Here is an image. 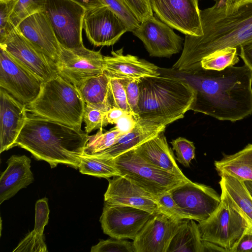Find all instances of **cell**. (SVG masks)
Listing matches in <instances>:
<instances>
[{
  "label": "cell",
  "instance_id": "6da1fadb",
  "mask_svg": "<svg viewBox=\"0 0 252 252\" xmlns=\"http://www.w3.org/2000/svg\"><path fill=\"white\" fill-rule=\"evenodd\" d=\"M159 71L183 79L194 89L190 110L231 122L252 115V71L245 64L220 71L202 68L189 72L172 68Z\"/></svg>",
  "mask_w": 252,
  "mask_h": 252
},
{
  "label": "cell",
  "instance_id": "7a4b0ae2",
  "mask_svg": "<svg viewBox=\"0 0 252 252\" xmlns=\"http://www.w3.org/2000/svg\"><path fill=\"white\" fill-rule=\"evenodd\" d=\"M200 16L203 34L186 35L182 54L172 69L183 72L198 70L207 55L252 42V0H242L236 10L228 12L224 0H219L200 10Z\"/></svg>",
  "mask_w": 252,
  "mask_h": 252
},
{
  "label": "cell",
  "instance_id": "3957f363",
  "mask_svg": "<svg viewBox=\"0 0 252 252\" xmlns=\"http://www.w3.org/2000/svg\"><path fill=\"white\" fill-rule=\"evenodd\" d=\"M88 136L81 128L28 113L15 146L30 152L37 160L47 162L51 168L63 163L78 169Z\"/></svg>",
  "mask_w": 252,
  "mask_h": 252
},
{
  "label": "cell",
  "instance_id": "277c9868",
  "mask_svg": "<svg viewBox=\"0 0 252 252\" xmlns=\"http://www.w3.org/2000/svg\"><path fill=\"white\" fill-rule=\"evenodd\" d=\"M139 89L138 116L165 126L183 118L195 95L185 80L164 74L141 79Z\"/></svg>",
  "mask_w": 252,
  "mask_h": 252
},
{
  "label": "cell",
  "instance_id": "5b68a950",
  "mask_svg": "<svg viewBox=\"0 0 252 252\" xmlns=\"http://www.w3.org/2000/svg\"><path fill=\"white\" fill-rule=\"evenodd\" d=\"M85 102L78 88L58 74L42 84L28 111L51 121L81 128Z\"/></svg>",
  "mask_w": 252,
  "mask_h": 252
},
{
  "label": "cell",
  "instance_id": "8992f818",
  "mask_svg": "<svg viewBox=\"0 0 252 252\" xmlns=\"http://www.w3.org/2000/svg\"><path fill=\"white\" fill-rule=\"evenodd\" d=\"M110 160L120 176L128 179L155 198L189 180L149 163L135 148Z\"/></svg>",
  "mask_w": 252,
  "mask_h": 252
},
{
  "label": "cell",
  "instance_id": "52a82bcc",
  "mask_svg": "<svg viewBox=\"0 0 252 252\" xmlns=\"http://www.w3.org/2000/svg\"><path fill=\"white\" fill-rule=\"evenodd\" d=\"M218 208L206 220L198 222L202 240L217 245L226 252L238 242L249 226L244 217L231 206L223 193Z\"/></svg>",
  "mask_w": 252,
  "mask_h": 252
},
{
  "label": "cell",
  "instance_id": "ba28073f",
  "mask_svg": "<svg viewBox=\"0 0 252 252\" xmlns=\"http://www.w3.org/2000/svg\"><path fill=\"white\" fill-rule=\"evenodd\" d=\"M87 9L72 0H46L45 13L62 47L77 49L84 46L82 30Z\"/></svg>",
  "mask_w": 252,
  "mask_h": 252
},
{
  "label": "cell",
  "instance_id": "9c48e42d",
  "mask_svg": "<svg viewBox=\"0 0 252 252\" xmlns=\"http://www.w3.org/2000/svg\"><path fill=\"white\" fill-rule=\"evenodd\" d=\"M104 56L84 47L68 49L61 46L56 63L58 74L77 88L88 79L104 72Z\"/></svg>",
  "mask_w": 252,
  "mask_h": 252
},
{
  "label": "cell",
  "instance_id": "30bf717a",
  "mask_svg": "<svg viewBox=\"0 0 252 252\" xmlns=\"http://www.w3.org/2000/svg\"><path fill=\"white\" fill-rule=\"evenodd\" d=\"M0 47L43 82L58 74L56 63L16 29L0 40Z\"/></svg>",
  "mask_w": 252,
  "mask_h": 252
},
{
  "label": "cell",
  "instance_id": "8fae6325",
  "mask_svg": "<svg viewBox=\"0 0 252 252\" xmlns=\"http://www.w3.org/2000/svg\"><path fill=\"white\" fill-rule=\"evenodd\" d=\"M43 82L3 49L0 50V86L28 105L38 95Z\"/></svg>",
  "mask_w": 252,
  "mask_h": 252
},
{
  "label": "cell",
  "instance_id": "7c38bea8",
  "mask_svg": "<svg viewBox=\"0 0 252 252\" xmlns=\"http://www.w3.org/2000/svg\"><path fill=\"white\" fill-rule=\"evenodd\" d=\"M174 200L190 219L207 220L221 201V195L211 187L189 180L170 190Z\"/></svg>",
  "mask_w": 252,
  "mask_h": 252
},
{
  "label": "cell",
  "instance_id": "4fadbf2b",
  "mask_svg": "<svg viewBox=\"0 0 252 252\" xmlns=\"http://www.w3.org/2000/svg\"><path fill=\"white\" fill-rule=\"evenodd\" d=\"M153 11L162 22L182 33L203 34L198 0H150Z\"/></svg>",
  "mask_w": 252,
  "mask_h": 252
},
{
  "label": "cell",
  "instance_id": "5bb4252c",
  "mask_svg": "<svg viewBox=\"0 0 252 252\" xmlns=\"http://www.w3.org/2000/svg\"><path fill=\"white\" fill-rule=\"evenodd\" d=\"M154 215L137 208L105 202L100 221L103 232L111 237L133 240Z\"/></svg>",
  "mask_w": 252,
  "mask_h": 252
},
{
  "label": "cell",
  "instance_id": "9a60e30c",
  "mask_svg": "<svg viewBox=\"0 0 252 252\" xmlns=\"http://www.w3.org/2000/svg\"><path fill=\"white\" fill-rule=\"evenodd\" d=\"M83 28L89 41L97 47L113 45L128 32L123 21L105 5L87 9Z\"/></svg>",
  "mask_w": 252,
  "mask_h": 252
},
{
  "label": "cell",
  "instance_id": "2e32d148",
  "mask_svg": "<svg viewBox=\"0 0 252 252\" xmlns=\"http://www.w3.org/2000/svg\"><path fill=\"white\" fill-rule=\"evenodd\" d=\"M132 32L142 41L151 57H170L182 49L183 38L154 16L141 22Z\"/></svg>",
  "mask_w": 252,
  "mask_h": 252
},
{
  "label": "cell",
  "instance_id": "e0dca14e",
  "mask_svg": "<svg viewBox=\"0 0 252 252\" xmlns=\"http://www.w3.org/2000/svg\"><path fill=\"white\" fill-rule=\"evenodd\" d=\"M180 221L161 212L154 215L133 240L136 252H167Z\"/></svg>",
  "mask_w": 252,
  "mask_h": 252
},
{
  "label": "cell",
  "instance_id": "ac0fdd59",
  "mask_svg": "<svg viewBox=\"0 0 252 252\" xmlns=\"http://www.w3.org/2000/svg\"><path fill=\"white\" fill-rule=\"evenodd\" d=\"M108 181L105 202L135 207L153 214L160 212L155 197L128 179L115 176Z\"/></svg>",
  "mask_w": 252,
  "mask_h": 252
},
{
  "label": "cell",
  "instance_id": "d6986e66",
  "mask_svg": "<svg viewBox=\"0 0 252 252\" xmlns=\"http://www.w3.org/2000/svg\"><path fill=\"white\" fill-rule=\"evenodd\" d=\"M16 29L36 48L56 63L61 46L49 19L43 11L27 17Z\"/></svg>",
  "mask_w": 252,
  "mask_h": 252
},
{
  "label": "cell",
  "instance_id": "ffe728a7",
  "mask_svg": "<svg viewBox=\"0 0 252 252\" xmlns=\"http://www.w3.org/2000/svg\"><path fill=\"white\" fill-rule=\"evenodd\" d=\"M28 117L27 105L0 89V153L15 146Z\"/></svg>",
  "mask_w": 252,
  "mask_h": 252
},
{
  "label": "cell",
  "instance_id": "44dd1931",
  "mask_svg": "<svg viewBox=\"0 0 252 252\" xmlns=\"http://www.w3.org/2000/svg\"><path fill=\"white\" fill-rule=\"evenodd\" d=\"M104 72L111 78L141 79L160 75L159 68L153 63L129 54L124 55L123 48L104 56Z\"/></svg>",
  "mask_w": 252,
  "mask_h": 252
},
{
  "label": "cell",
  "instance_id": "7402d4cb",
  "mask_svg": "<svg viewBox=\"0 0 252 252\" xmlns=\"http://www.w3.org/2000/svg\"><path fill=\"white\" fill-rule=\"evenodd\" d=\"M166 126L139 117L134 127L120 136L109 148L91 155L106 159H113L136 148L165 130Z\"/></svg>",
  "mask_w": 252,
  "mask_h": 252
},
{
  "label": "cell",
  "instance_id": "603a6c76",
  "mask_svg": "<svg viewBox=\"0 0 252 252\" xmlns=\"http://www.w3.org/2000/svg\"><path fill=\"white\" fill-rule=\"evenodd\" d=\"M7 167L0 178V204L14 196L33 181L31 160L25 155H13L7 161Z\"/></svg>",
  "mask_w": 252,
  "mask_h": 252
},
{
  "label": "cell",
  "instance_id": "cb8c5ba5",
  "mask_svg": "<svg viewBox=\"0 0 252 252\" xmlns=\"http://www.w3.org/2000/svg\"><path fill=\"white\" fill-rule=\"evenodd\" d=\"M164 131H162L156 136L135 148L136 151L153 165L188 179L178 167L173 152L167 144Z\"/></svg>",
  "mask_w": 252,
  "mask_h": 252
},
{
  "label": "cell",
  "instance_id": "d4e9b609",
  "mask_svg": "<svg viewBox=\"0 0 252 252\" xmlns=\"http://www.w3.org/2000/svg\"><path fill=\"white\" fill-rule=\"evenodd\" d=\"M221 192L252 227V197L244 181L225 173L219 175Z\"/></svg>",
  "mask_w": 252,
  "mask_h": 252
},
{
  "label": "cell",
  "instance_id": "484cf974",
  "mask_svg": "<svg viewBox=\"0 0 252 252\" xmlns=\"http://www.w3.org/2000/svg\"><path fill=\"white\" fill-rule=\"evenodd\" d=\"M218 174L225 173L243 181H252V144L214 162Z\"/></svg>",
  "mask_w": 252,
  "mask_h": 252
},
{
  "label": "cell",
  "instance_id": "4316f807",
  "mask_svg": "<svg viewBox=\"0 0 252 252\" xmlns=\"http://www.w3.org/2000/svg\"><path fill=\"white\" fill-rule=\"evenodd\" d=\"M110 77L104 72L82 83L79 89L85 104L107 111L112 108L109 100Z\"/></svg>",
  "mask_w": 252,
  "mask_h": 252
},
{
  "label": "cell",
  "instance_id": "83f0119b",
  "mask_svg": "<svg viewBox=\"0 0 252 252\" xmlns=\"http://www.w3.org/2000/svg\"><path fill=\"white\" fill-rule=\"evenodd\" d=\"M202 249L198 224L192 219L181 220L167 252H202Z\"/></svg>",
  "mask_w": 252,
  "mask_h": 252
},
{
  "label": "cell",
  "instance_id": "f1b7e54d",
  "mask_svg": "<svg viewBox=\"0 0 252 252\" xmlns=\"http://www.w3.org/2000/svg\"><path fill=\"white\" fill-rule=\"evenodd\" d=\"M78 169L83 174L97 177L109 178L120 176L110 159H106L88 154L81 157Z\"/></svg>",
  "mask_w": 252,
  "mask_h": 252
},
{
  "label": "cell",
  "instance_id": "f546056e",
  "mask_svg": "<svg viewBox=\"0 0 252 252\" xmlns=\"http://www.w3.org/2000/svg\"><path fill=\"white\" fill-rule=\"evenodd\" d=\"M237 48L227 47L216 51L203 58L200 65L207 70H222L239 61Z\"/></svg>",
  "mask_w": 252,
  "mask_h": 252
},
{
  "label": "cell",
  "instance_id": "4dcf8cb0",
  "mask_svg": "<svg viewBox=\"0 0 252 252\" xmlns=\"http://www.w3.org/2000/svg\"><path fill=\"white\" fill-rule=\"evenodd\" d=\"M12 3L10 20L16 28L27 17L44 11L46 0H11Z\"/></svg>",
  "mask_w": 252,
  "mask_h": 252
},
{
  "label": "cell",
  "instance_id": "1f68e13d",
  "mask_svg": "<svg viewBox=\"0 0 252 252\" xmlns=\"http://www.w3.org/2000/svg\"><path fill=\"white\" fill-rule=\"evenodd\" d=\"M123 135L115 127L104 133L102 128L99 129L95 134L89 135L84 154L92 155L103 151L113 145Z\"/></svg>",
  "mask_w": 252,
  "mask_h": 252
},
{
  "label": "cell",
  "instance_id": "d6a6232c",
  "mask_svg": "<svg viewBox=\"0 0 252 252\" xmlns=\"http://www.w3.org/2000/svg\"><path fill=\"white\" fill-rule=\"evenodd\" d=\"M103 5L113 11L125 24L128 32L137 28L140 22L123 0H99Z\"/></svg>",
  "mask_w": 252,
  "mask_h": 252
},
{
  "label": "cell",
  "instance_id": "836d02e7",
  "mask_svg": "<svg viewBox=\"0 0 252 252\" xmlns=\"http://www.w3.org/2000/svg\"><path fill=\"white\" fill-rule=\"evenodd\" d=\"M109 93L110 103L112 107H117L133 113L129 107L126 91L120 79L110 77Z\"/></svg>",
  "mask_w": 252,
  "mask_h": 252
},
{
  "label": "cell",
  "instance_id": "e575fe53",
  "mask_svg": "<svg viewBox=\"0 0 252 252\" xmlns=\"http://www.w3.org/2000/svg\"><path fill=\"white\" fill-rule=\"evenodd\" d=\"M155 199L160 212L177 221L190 219L176 203L170 191L161 194Z\"/></svg>",
  "mask_w": 252,
  "mask_h": 252
},
{
  "label": "cell",
  "instance_id": "d590c367",
  "mask_svg": "<svg viewBox=\"0 0 252 252\" xmlns=\"http://www.w3.org/2000/svg\"><path fill=\"white\" fill-rule=\"evenodd\" d=\"M83 121L85 124V132L87 133L102 128L108 124L105 111L87 104H85Z\"/></svg>",
  "mask_w": 252,
  "mask_h": 252
},
{
  "label": "cell",
  "instance_id": "8d00e7d4",
  "mask_svg": "<svg viewBox=\"0 0 252 252\" xmlns=\"http://www.w3.org/2000/svg\"><path fill=\"white\" fill-rule=\"evenodd\" d=\"M171 143L175 151L177 160L185 167H189L192 159L195 158V146L192 142L183 138L178 137Z\"/></svg>",
  "mask_w": 252,
  "mask_h": 252
},
{
  "label": "cell",
  "instance_id": "74e56055",
  "mask_svg": "<svg viewBox=\"0 0 252 252\" xmlns=\"http://www.w3.org/2000/svg\"><path fill=\"white\" fill-rule=\"evenodd\" d=\"M91 252H136L133 241L115 238L100 241L92 247Z\"/></svg>",
  "mask_w": 252,
  "mask_h": 252
},
{
  "label": "cell",
  "instance_id": "f35d334b",
  "mask_svg": "<svg viewBox=\"0 0 252 252\" xmlns=\"http://www.w3.org/2000/svg\"><path fill=\"white\" fill-rule=\"evenodd\" d=\"M13 252H47L43 235L32 231L13 251Z\"/></svg>",
  "mask_w": 252,
  "mask_h": 252
},
{
  "label": "cell",
  "instance_id": "ab89813d",
  "mask_svg": "<svg viewBox=\"0 0 252 252\" xmlns=\"http://www.w3.org/2000/svg\"><path fill=\"white\" fill-rule=\"evenodd\" d=\"M124 86L127 103L132 112L138 116L140 79H120Z\"/></svg>",
  "mask_w": 252,
  "mask_h": 252
},
{
  "label": "cell",
  "instance_id": "60d3db41",
  "mask_svg": "<svg viewBox=\"0 0 252 252\" xmlns=\"http://www.w3.org/2000/svg\"><path fill=\"white\" fill-rule=\"evenodd\" d=\"M35 223L32 231L43 235L44 227L49 220L48 199L44 197L38 200L35 203Z\"/></svg>",
  "mask_w": 252,
  "mask_h": 252
},
{
  "label": "cell",
  "instance_id": "b9f144b4",
  "mask_svg": "<svg viewBox=\"0 0 252 252\" xmlns=\"http://www.w3.org/2000/svg\"><path fill=\"white\" fill-rule=\"evenodd\" d=\"M12 7L10 0H0V40L16 29L10 20Z\"/></svg>",
  "mask_w": 252,
  "mask_h": 252
},
{
  "label": "cell",
  "instance_id": "7bdbcfd3",
  "mask_svg": "<svg viewBox=\"0 0 252 252\" xmlns=\"http://www.w3.org/2000/svg\"><path fill=\"white\" fill-rule=\"evenodd\" d=\"M137 20L141 23L153 16L150 0H123Z\"/></svg>",
  "mask_w": 252,
  "mask_h": 252
},
{
  "label": "cell",
  "instance_id": "ee69618b",
  "mask_svg": "<svg viewBox=\"0 0 252 252\" xmlns=\"http://www.w3.org/2000/svg\"><path fill=\"white\" fill-rule=\"evenodd\" d=\"M139 117L133 113L126 112L117 121L115 127L123 134L127 133L134 127Z\"/></svg>",
  "mask_w": 252,
  "mask_h": 252
},
{
  "label": "cell",
  "instance_id": "f6af8a7d",
  "mask_svg": "<svg viewBox=\"0 0 252 252\" xmlns=\"http://www.w3.org/2000/svg\"><path fill=\"white\" fill-rule=\"evenodd\" d=\"M230 252H252V227H247Z\"/></svg>",
  "mask_w": 252,
  "mask_h": 252
},
{
  "label": "cell",
  "instance_id": "bcb514c9",
  "mask_svg": "<svg viewBox=\"0 0 252 252\" xmlns=\"http://www.w3.org/2000/svg\"><path fill=\"white\" fill-rule=\"evenodd\" d=\"M239 56L252 71V42L242 45L240 48Z\"/></svg>",
  "mask_w": 252,
  "mask_h": 252
},
{
  "label": "cell",
  "instance_id": "7dc6e473",
  "mask_svg": "<svg viewBox=\"0 0 252 252\" xmlns=\"http://www.w3.org/2000/svg\"><path fill=\"white\" fill-rule=\"evenodd\" d=\"M126 112L120 108L112 107L105 112L106 121L108 124H116L117 121Z\"/></svg>",
  "mask_w": 252,
  "mask_h": 252
},
{
  "label": "cell",
  "instance_id": "c3c4849f",
  "mask_svg": "<svg viewBox=\"0 0 252 252\" xmlns=\"http://www.w3.org/2000/svg\"><path fill=\"white\" fill-rule=\"evenodd\" d=\"M226 252V251L221 247L202 240V252Z\"/></svg>",
  "mask_w": 252,
  "mask_h": 252
},
{
  "label": "cell",
  "instance_id": "681fc988",
  "mask_svg": "<svg viewBox=\"0 0 252 252\" xmlns=\"http://www.w3.org/2000/svg\"><path fill=\"white\" fill-rule=\"evenodd\" d=\"M83 6L87 9L103 5L99 0H72Z\"/></svg>",
  "mask_w": 252,
  "mask_h": 252
},
{
  "label": "cell",
  "instance_id": "f907efd6",
  "mask_svg": "<svg viewBox=\"0 0 252 252\" xmlns=\"http://www.w3.org/2000/svg\"><path fill=\"white\" fill-rule=\"evenodd\" d=\"M242 0H224L226 10L231 12L237 9Z\"/></svg>",
  "mask_w": 252,
  "mask_h": 252
},
{
  "label": "cell",
  "instance_id": "816d5d0a",
  "mask_svg": "<svg viewBox=\"0 0 252 252\" xmlns=\"http://www.w3.org/2000/svg\"><path fill=\"white\" fill-rule=\"evenodd\" d=\"M244 182L250 195L252 197V181H244Z\"/></svg>",
  "mask_w": 252,
  "mask_h": 252
},
{
  "label": "cell",
  "instance_id": "f5cc1de1",
  "mask_svg": "<svg viewBox=\"0 0 252 252\" xmlns=\"http://www.w3.org/2000/svg\"><path fill=\"white\" fill-rule=\"evenodd\" d=\"M214 0L215 1H218L219 0Z\"/></svg>",
  "mask_w": 252,
  "mask_h": 252
},
{
  "label": "cell",
  "instance_id": "db71d44e",
  "mask_svg": "<svg viewBox=\"0 0 252 252\" xmlns=\"http://www.w3.org/2000/svg\"></svg>",
  "mask_w": 252,
  "mask_h": 252
}]
</instances>
